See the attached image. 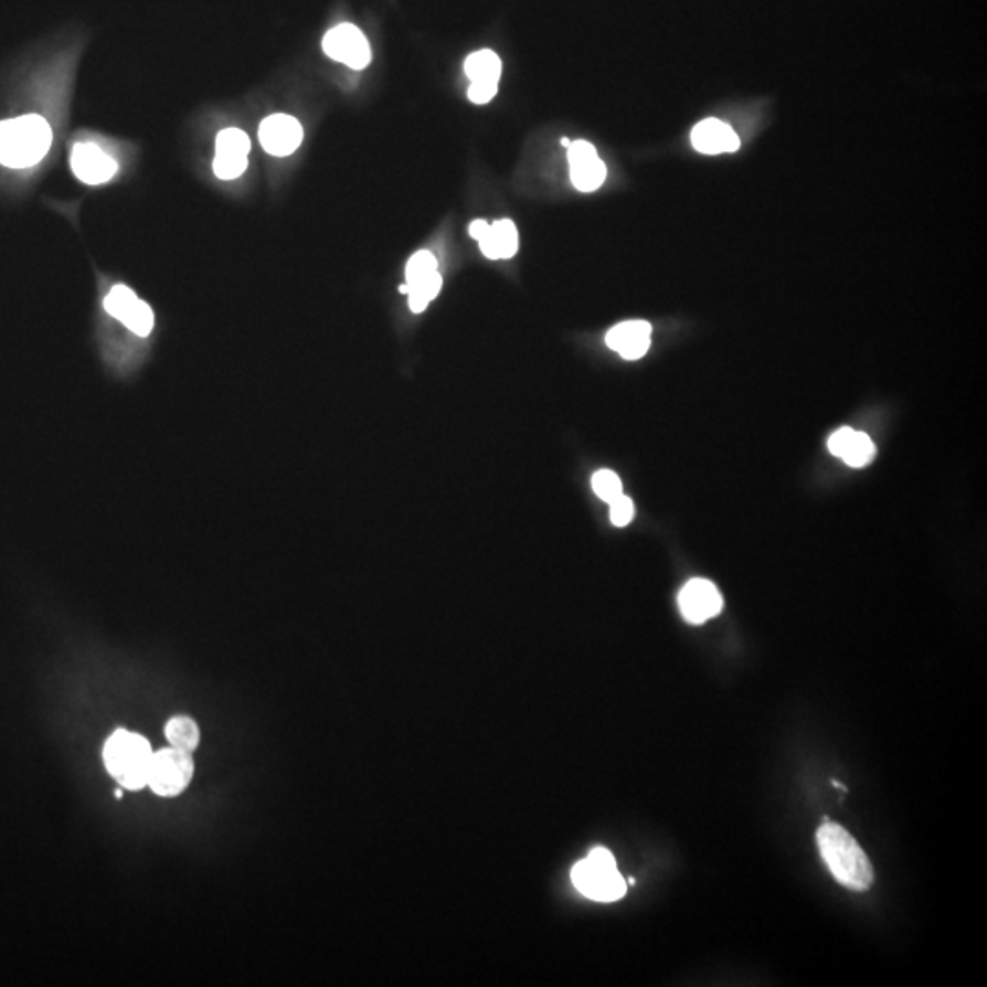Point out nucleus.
Returning a JSON list of instances; mask_svg holds the SVG:
<instances>
[{
    "mask_svg": "<svg viewBox=\"0 0 987 987\" xmlns=\"http://www.w3.org/2000/svg\"><path fill=\"white\" fill-rule=\"evenodd\" d=\"M819 855L832 877L850 891L866 892L874 881L871 860L866 850L838 822L825 821L816 834Z\"/></svg>",
    "mask_w": 987,
    "mask_h": 987,
    "instance_id": "nucleus-1",
    "label": "nucleus"
},
{
    "mask_svg": "<svg viewBox=\"0 0 987 987\" xmlns=\"http://www.w3.org/2000/svg\"><path fill=\"white\" fill-rule=\"evenodd\" d=\"M54 134L44 117H15L0 121V163L10 169H28L49 155Z\"/></svg>",
    "mask_w": 987,
    "mask_h": 987,
    "instance_id": "nucleus-2",
    "label": "nucleus"
},
{
    "mask_svg": "<svg viewBox=\"0 0 987 987\" xmlns=\"http://www.w3.org/2000/svg\"><path fill=\"white\" fill-rule=\"evenodd\" d=\"M155 750L139 733L116 730L105 743L103 761L121 788L138 792L147 786Z\"/></svg>",
    "mask_w": 987,
    "mask_h": 987,
    "instance_id": "nucleus-3",
    "label": "nucleus"
},
{
    "mask_svg": "<svg viewBox=\"0 0 987 987\" xmlns=\"http://www.w3.org/2000/svg\"><path fill=\"white\" fill-rule=\"evenodd\" d=\"M571 878L579 892L595 902H616L626 896V880L616 869L615 856L604 847H596L585 860L579 861Z\"/></svg>",
    "mask_w": 987,
    "mask_h": 987,
    "instance_id": "nucleus-4",
    "label": "nucleus"
},
{
    "mask_svg": "<svg viewBox=\"0 0 987 987\" xmlns=\"http://www.w3.org/2000/svg\"><path fill=\"white\" fill-rule=\"evenodd\" d=\"M192 777H194L192 754L169 746L152 755L147 786H150L156 796L176 797L189 788Z\"/></svg>",
    "mask_w": 987,
    "mask_h": 987,
    "instance_id": "nucleus-5",
    "label": "nucleus"
},
{
    "mask_svg": "<svg viewBox=\"0 0 987 987\" xmlns=\"http://www.w3.org/2000/svg\"><path fill=\"white\" fill-rule=\"evenodd\" d=\"M103 308L112 319L136 335L139 339L149 337L155 331V309L141 300L130 287L125 284H116L103 298Z\"/></svg>",
    "mask_w": 987,
    "mask_h": 987,
    "instance_id": "nucleus-6",
    "label": "nucleus"
},
{
    "mask_svg": "<svg viewBox=\"0 0 987 987\" xmlns=\"http://www.w3.org/2000/svg\"><path fill=\"white\" fill-rule=\"evenodd\" d=\"M322 49L328 57L353 70H364L372 61V50H370L368 39L359 28L353 26L350 22L329 30L322 41Z\"/></svg>",
    "mask_w": 987,
    "mask_h": 987,
    "instance_id": "nucleus-7",
    "label": "nucleus"
},
{
    "mask_svg": "<svg viewBox=\"0 0 987 987\" xmlns=\"http://www.w3.org/2000/svg\"><path fill=\"white\" fill-rule=\"evenodd\" d=\"M468 233L479 244V250L490 261H509L518 253V229L512 220H498L487 223L485 220H476L470 223Z\"/></svg>",
    "mask_w": 987,
    "mask_h": 987,
    "instance_id": "nucleus-8",
    "label": "nucleus"
},
{
    "mask_svg": "<svg viewBox=\"0 0 987 987\" xmlns=\"http://www.w3.org/2000/svg\"><path fill=\"white\" fill-rule=\"evenodd\" d=\"M250 136L240 128H225L216 138V158L213 170L220 180H236L247 169Z\"/></svg>",
    "mask_w": 987,
    "mask_h": 987,
    "instance_id": "nucleus-9",
    "label": "nucleus"
},
{
    "mask_svg": "<svg viewBox=\"0 0 987 987\" xmlns=\"http://www.w3.org/2000/svg\"><path fill=\"white\" fill-rule=\"evenodd\" d=\"M569 167H571V181L582 192H595L604 185L607 169L604 161L598 158L595 147L590 141L579 139L567 147Z\"/></svg>",
    "mask_w": 987,
    "mask_h": 987,
    "instance_id": "nucleus-10",
    "label": "nucleus"
},
{
    "mask_svg": "<svg viewBox=\"0 0 987 987\" xmlns=\"http://www.w3.org/2000/svg\"><path fill=\"white\" fill-rule=\"evenodd\" d=\"M679 609L690 624H704L722 609V596L708 580H690L679 593Z\"/></svg>",
    "mask_w": 987,
    "mask_h": 987,
    "instance_id": "nucleus-11",
    "label": "nucleus"
},
{
    "mask_svg": "<svg viewBox=\"0 0 987 987\" xmlns=\"http://www.w3.org/2000/svg\"><path fill=\"white\" fill-rule=\"evenodd\" d=\"M258 138L266 152L284 158L303 145L304 128L293 116L273 114L262 121Z\"/></svg>",
    "mask_w": 987,
    "mask_h": 987,
    "instance_id": "nucleus-12",
    "label": "nucleus"
},
{
    "mask_svg": "<svg viewBox=\"0 0 987 987\" xmlns=\"http://www.w3.org/2000/svg\"><path fill=\"white\" fill-rule=\"evenodd\" d=\"M72 169L86 185H102L116 176L117 163L97 145L77 144L72 150Z\"/></svg>",
    "mask_w": 987,
    "mask_h": 987,
    "instance_id": "nucleus-13",
    "label": "nucleus"
},
{
    "mask_svg": "<svg viewBox=\"0 0 987 987\" xmlns=\"http://www.w3.org/2000/svg\"><path fill=\"white\" fill-rule=\"evenodd\" d=\"M605 342L626 361H638L651 346V325L646 320H627L609 329Z\"/></svg>",
    "mask_w": 987,
    "mask_h": 987,
    "instance_id": "nucleus-14",
    "label": "nucleus"
},
{
    "mask_svg": "<svg viewBox=\"0 0 987 987\" xmlns=\"http://www.w3.org/2000/svg\"><path fill=\"white\" fill-rule=\"evenodd\" d=\"M691 145L697 152L708 156L724 155V152H735L741 147V139L737 134L726 123L719 119H704L697 123L691 130Z\"/></svg>",
    "mask_w": 987,
    "mask_h": 987,
    "instance_id": "nucleus-15",
    "label": "nucleus"
},
{
    "mask_svg": "<svg viewBox=\"0 0 987 987\" xmlns=\"http://www.w3.org/2000/svg\"><path fill=\"white\" fill-rule=\"evenodd\" d=\"M164 737L169 741L172 749L183 750V752H197L202 741V732L198 722L191 717L176 715L164 724Z\"/></svg>",
    "mask_w": 987,
    "mask_h": 987,
    "instance_id": "nucleus-16",
    "label": "nucleus"
},
{
    "mask_svg": "<svg viewBox=\"0 0 987 987\" xmlns=\"http://www.w3.org/2000/svg\"><path fill=\"white\" fill-rule=\"evenodd\" d=\"M465 74L473 83L485 81V83L498 85L499 77H501V61L492 50H479V52L468 55L465 61Z\"/></svg>",
    "mask_w": 987,
    "mask_h": 987,
    "instance_id": "nucleus-17",
    "label": "nucleus"
},
{
    "mask_svg": "<svg viewBox=\"0 0 987 987\" xmlns=\"http://www.w3.org/2000/svg\"><path fill=\"white\" fill-rule=\"evenodd\" d=\"M441 286H443V276L437 272L414 282V284H406L410 309L414 314H423L428 308V304L439 295Z\"/></svg>",
    "mask_w": 987,
    "mask_h": 987,
    "instance_id": "nucleus-18",
    "label": "nucleus"
},
{
    "mask_svg": "<svg viewBox=\"0 0 987 987\" xmlns=\"http://www.w3.org/2000/svg\"><path fill=\"white\" fill-rule=\"evenodd\" d=\"M874 457H877V445L872 443L871 437L863 434V432H855V437L850 441L849 448H847L841 459L849 467L861 468L867 467Z\"/></svg>",
    "mask_w": 987,
    "mask_h": 987,
    "instance_id": "nucleus-19",
    "label": "nucleus"
},
{
    "mask_svg": "<svg viewBox=\"0 0 987 987\" xmlns=\"http://www.w3.org/2000/svg\"><path fill=\"white\" fill-rule=\"evenodd\" d=\"M437 258L432 255L431 251H420V253H415L412 258H410L408 264H406V284H414V282L421 280V278H425V276L432 275V273L437 272Z\"/></svg>",
    "mask_w": 987,
    "mask_h": 987,
    "instance_id": "nucleus-20",
    "label": "nucleus"
},
{
    "mask_svg": "<svg viewBox=\"0 0 987 987\" xmlns=\"http://www.w3.org/2000/svg\"><path fill=\"white\" fill-rule=\"evenodd\" d=\"M593 490H595L596 496H598L602 501H605V503L615 501L616 498H620L622 494H624L620 478H618L613 470H601V473H596L595 476H593Z\"/></svg>",
    "mask_w": 987,
    "mask_h": 987,
    "instance_id": "nucleus-21",
    "label": "nucleus"
},
{
    "mask_svg": "<svg viewBox=\"0 0 987 987\" xmlns=\"http://www.w3.org/2000/svg\"><path fill=\"white\" fill-rule=\"evenodd\" d=\"M609 505L611 521H613L616 527H626L632 523L633 516H635V505H633L632 499L622 494L620 498H616L615 501H611Z\"/></svg>",
    "mask_w": 987,
    "mask_h": 987,
    "instance_id": "nucleus-22",
    "label": "nucleus"
},
{
    "mask_svg": "<svg viewBox=\"0 0 987 987\" xmlns=\"http://www.w3.org/2000/svg\"><path fill=\"white\" fill-rule=\"evenodd\" d=\"M498 94V85L496 83H485V81H476L468 88V99L476 105H487L492 102L494 96Z\"/></svg>",
    "mask_w": 987,
    "mask_h": 987,
    "instance_id": "nucleus-23",
    "label": "nucleus"
},
{
    "mask_svg": "<svg viewBox=\"0 0 987 987\" xmlns=\"http://www.w3.org/2000/svg\"><path fill=\"white\" fill-rule=\"evenodd\" d=\"M855 432L849 426H843V428H839L838 432H834L830 439H828V450L830 454L836 457H843L845 452L849 448L850 441L855 437Z\"/></svg>",
    "mask_w": 987,
    "mask_h": 987,
    "instance_id": "nucleus-24",
    "label": "nucleus"
},
{
    "mask_svg": "<svg viewBox=\"0 0 987 987\" xmlns=\"http://www.w3.org/2000/svg\"><path fill=\"white\" fill-rule=\"evenodd\" d=\"M562 145H563V147H569V145H571V141H569L567 138H563V139H562Z\"/></svg>",
    "mask_w": 987,
    "mask_h": 987,
    "instance_id": "nucleus-25",
    "label": "nucleus"
},
{
    "mask_svg": "<svg viewBox=\"0 0 987 987\" xmlns=\"http://www.w3.org/2000/svg\"><path fill=\"white\" fill-rule=\"evenodd\" d=\"M116 797H117V799H121V797H123V788H119V790H116Z\"/></svg>",
    "mask_w": 987,
    "mask_h": 987,
    "instance_id": "nucleus-26",
    "label": "nucleus"
}]
</instances>
